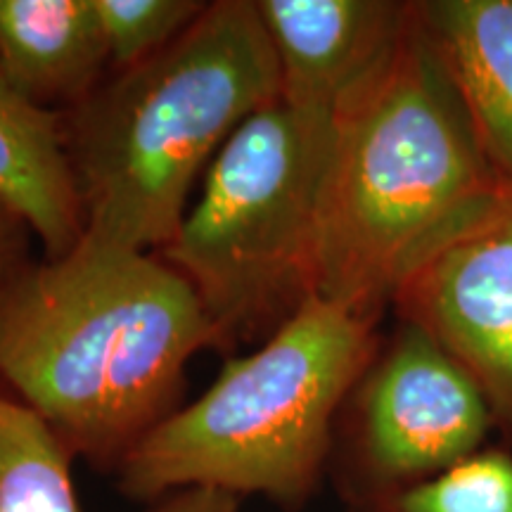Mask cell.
<instances>
[{
	"label": "cell",
	"mask_w": 512,
	"mask_h": 512,
	"mask_svg": "<svg viewBox=\"0 0 512 512\" xmlns=\"http://www.w3.org/2000/svg\"><path fill=\"white\" fill-rule=\"evenodd\" d=\"M508 197L411 3L399 41L332 119L316 294L382 318L408 275Z\"/></svg>",
	"instance_id": "obj_1"
},
{
	"label": "cell",
	"mask_w": 512,
	"mask_h": 512,
	"mask_svg": "<svg viewBox=\"0 0 512 512\" xmlns=\"http://www.w3.org/2000/svg\"><path fill=\"white\" fill-rule=\"evenodd\" d=\"M216 337L188 280L155 252L83 238L36 256L0 299V384L72 453L117 460L176 411Z\"/></svg>",
	"instance_id": "obj_2"
},
{
	"label": "cell",
	"mask_w": 512,
	"mask_h": 512,
	"mask_svg": "<svg viewBox=\"0 0 512 512\" xmlns=\"http://www.w3.org/2000/svg\"><path fill=\"white\" fill-rule=\"evenodd\" d=\"M278 100V57L256 0L209 3L169 48L62 112L83 235L159 252L223 145Z\"/></svg>",
	"instance_id": "obj_3"
},
{
	"label": "cell",
	"mask_w": 512,
	"mask_h": 512,
	"mask_svg": "<svg viewBox=\"0 0 512 512\" xmlns=\"http://www.w3.org/2000/svg\"><path fill=\"white\" fill-rule=\"evenodd\" d=\"M377 325L313 294L121 458V489L140 501L219 489L304 505L335 451L339 413L380 349Z\"/></svg>",
	"instance_id": "obj_4"
},
{
	"label": "cell",
	"mask_w": 512,
	"mask_h": 512,
	"mask_svg": "<svg viewBox=\"0 0 512 512\" xmlns=\"http://www.w3.org/2000/svg\"><path fill=\"white\" fill-rule=\"evenodd\" d=\"M332 131L283 105L242 124L211 162L162 259L192 285L216 349L271 337L316 294V211Z\"/></svg>",
	"instance_id": "obj_5"
},
{
	"label": "cell",
	"mask_w": 512,
	"mask_h": 512,
	"mask_svg": "<svg viewBox=\"0 0 512 512\" xmlns=\"http://www.w3.org/2000/svg\"><path fill=\"white\" fill-rule=\"evenodd\" d=\"M494 430V411L467 370L418 325L399 320L337 420L349 501L437 477L489 446Z\"/></svg>",
	"instance_id": "obj_6"
},
{
	"label": "cell",
	"mask_w": 512,
	"mask_h": 512,
	"mask_svg": "<svg viewBox=\"0 0 512 512\" xmlns=\"http://www.w3.org/2000/svg\"><path fill=\"white\" fill-rule=\"evenodd\" d=\"M392 306L479 384L512 446V197L408 275Z\"/></svg>",
	"instance_id": "obj_7"
},
{
	"label": "cell",
	"mask_w": 512,
	"mask_h": 512,
	"mask_svg": "<svg viewBox=\"0 0 512 512\" xmlns=\"http://www.w3.org/2000/svg\"><path fill=\"white\" fill-rule=\"evenodd\" d=\"M280 67V100L316 131H332L347 95L406 29L399 0H256Z\"/></svg>",
	"instance_id": "obj_8"
},
{
	"label": "cell",
	"mask_w": 512,
	"mask_h": 512,
	"mask_svg": "<svg viewBox=\"0 0 512 512\" xmlns=\"http://www.w3.org/2000/svg\"><path fill=\"white\" fill-rule=\"evenodd\" d=\"M479 147L512 195V0H418Z\"/></svg>",
	"instance_id": "obj_9"
},
{
	"label": "cell",
	"mask_w": 512,
	"mask_h": 512,
	"mask_svg": "<svg viewBox=\"0 0 512 512\" xmlns=\"http://www.w3.org/2000/svg\"><path fill=\"white\" fill-rule=\"evenodd\" d=\"M107 69L93 0H0V72L31 105L72 110L107 79Z\"/></svg>",
	"instance_id": "obj_10"
},
{
	"label": "cell",
	"mask_w": 512,
	"mask_h": 512,
	"mask_svg": "<svg viewBox=\"0 0 512 512\" xmlns=\"http://www.w3.org/2000/svg\"><path fill=\"white\" fill-rule=\"evenodd\" d=\"M0 197L22 214L41 256L67 254L83 235L81 204L64 147L62 112L22 98L0 72Z\"/></svg>",
	"instance_id": "obj_11"
},
{
	"label": "cell",
	"mask_w": 512,
	"mask_h": 512,
	"mask_svg": "<svg viewBox=\"0 0 512 512\" xmlns=\"http://www.w3.org/2000/svg\"><path fill=\"white\" fill-rule=\"evenodd\" d=\"M0 512H81L72 451L0 384Z\"/></svg>",
	"instance_id": "obj_12"
},
{
	"label": "cell",
	"mask_w": 512,
	"mask_h": 512,
	"mask_svg": "<svg viewBox=\"0 0 512 512\" xmlns=\"http://www.w3.org/2000/svg\"><path fill=\"white\" fill-rule=\"evenodd\" d=\"M354 512H512V448L486 446L425 482L351 503Z\"/></svg>",
	"instance_id": "obj_13"
},
{
	"label": "cell",
	"mask_w": 512,
	"mask_h": 512,
	"mask_svg": "<svg viewBox=\"0 0 512 512\" xmlns=\"http://www.w3.org/2000/svg\"><path fill=\"white\" fill-rule=\"evenodd\" d=\"M110 69L143 64L178 41L209 3L200 0H93Z\"/></svg>",
	"instance_id": "obj_14"
},
{
	"label": "cell",
	"mask_w": 512,
	"mask_h": 512,
	"mask_svg": "<svg viewBox=\"0 0 512 512\" xmlns=\"http://www.w3.org/2000/svg\"><path fill=\"white\" fill-rule=\"evenodd\" d=\"M34 245L38 242L29 223L0 197V299L15 283L17 275L36 259V256H31Z\"/></svg>",
	"instance_id": "obj_15"
},
{
	"label": "cell",
	"mask_w": 512,
	"mask_h": 512,
	"mask_svg": "<svg viewBox=\"0 0 512 512\" xmlns=\"http://www.w3.org/2000/svg\"><path fill=\"white\" fill-rule=\"evenodd\" d=\"M240 498L219 489H183L147 512H238Z\"/></svg>",
	"instance_id": "obj_16"
}]
</instances>
